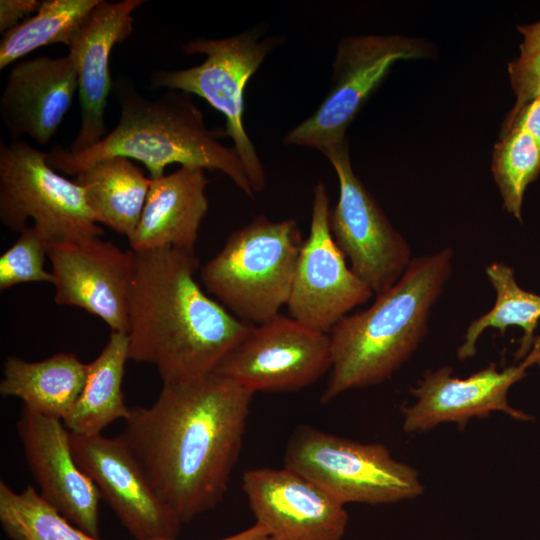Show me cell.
Masks as SVG:
<instances>
[{
	"label": "cell",
	"mask_w": 540,
	"mask_h": 540,
	"mask_svg": "<svg viewBox=\"0 0 540 540\" xmlns=\"http://www.w3.org/2000/svg\"><path fill=\"white\" fill-rule=\"evenodd\" d=\"M253 392L212 373L163 384L150 407H133L119 435L152 488L181 521L215 508L238 460Z\"/></svg>",
	"instance_id": "6da1fadb"
},
{
	"label": "cell",
	"mask_w": 540,
	"mask_h": 540,
	"mask_svg": "<svg viewBox=\"0 0 540 540\" xmlns=\"http://www.w3.org/2000/svg\"><path fill=\"white\" fill-rule=\"evenodd\" d=\"M134 253L129 360L155 366L163 384L214 373L253 325L201 288L194 251L162 247Z\"/></svg>",
	"instance_id": "7a4b0ae2"
},
{
	"label": "cell",
	"mask_w": 540,
	"mask_h": 540,
	"mask_svg": "<svg viewBox=\"0 0 540 540\" xmlns=\"http://www.w3.org/2000/svg\"><path fill=\"white\" fill-rule=\"evenodd\" d=\"M116 87L120 118L115 128L86 150L52 149L47 161L54 170L76 175L100 159L122 156L144 164L151 179L165 175L171 164L219 170L245 195L253 197L237 152L220 141L226 136L224 130L206 126L190 94L167 89L150 99L130 83L118 82Z\"/></svg>",
	"instance_id": "3957f363"
},
{
	"label": "cell",
	"mask_w": 540,
	"mask_h": 540,
	"mask_svg": "<svg viewBox=\"0 0 540 540\" xmlns=\"http://www.w3.org/2000/svg\"><path fill=\"white\" fill-rule=\"evenodd\" d=\"M452 258L453 250L446 247L412 259L398 282L370 307L345 316L331 329V373L322 403L386 381L411 357L427 334Z\"/></svg>",
	"instance_id": "277c9868"
},
{
	"label": "cell",
	"mask_w": 540,
	"mask_h": 540,
	"mask_svg": "<svg viewBox=\"0 0 540 540\" xmlns=\"http://www.w3.org/2000/svg\"><path fill=\"white\" fill-rule=\"evenodd\" d=\"M295 219L259 215L230 234L200 271L209 293L240 320L261 324L287 305L303 244Z\"/></svg>",
	"instance_id": "5b68a950"
},
{
	"label": "cell",
	"mask_w": 540,
	"mask_h": 540,
	"mask_svg": "<svg viewBox=\"0 0 540 540\" xmlns=\"http://www.w3.org/2000/svg\"><path fill=\"white\" fill-rule=\"evenodd\" d=\"M276 45L278 38L264 36L259 27L221 39L197 38L185 43L183 50L187 54L205 55L201 64L180 70H160L151 76L153 87L198 95L223 114L225 135L233 141L254 193L264 189L266 174L245 129V89Z\"/></svg>",
	"instance_id": "8992f818"
},
{
	"label": "cell",
	"mask_w": 540,
	"mask_h": 540,
	"mask_svg": "<svg viewBox=\"0 0 540 540\" xmlns=\"http://www.w3.org/2000/svg\"><path fill=\"white\" fill-rule=\"evenodd\" d=\"M284 467L311 479L343 505L396 503L420 496L419 473L379 443H361L309 425L287 442Z\"/></svg>",
	"instance_id": "52a82bcc"
},
{
	"label": "cell",
	"mask_w": 540,
	"mask_h": 540,
	"mask_svg": "<svg viewBox=\"0 0 540 540\" xmlns=\"http://www.w3.org/2000/svg\"><path fill=\"white\" fill-rule=\"evenodd\" d=\"M0 219L19 233L32 220L48 244L103 234L82 188L58 174L47 153L19 139L0 143Z\"/></svg>",
	"instance_id": "ba28073f"
},
{
	"label": "cell",
	"mask_w": 540,
	"mask_h": 540,
	"mask_svg": "<svg viewBox=\"0 0 540 540\" xmlns=\"http://www.w3.org/2000/svg\"><path fill=\"white\" fill-rule=\"evenodd\" d=\"M430 54L423 40L403 35L343 37L332 63L330 87L313 114L287 132L286 145L323 151L346 138V130L397 61Z\"/></svg>",
	"instance_id": "9c48e42d"
},
{
	"label": "cell",
	"mask_w": 540,
	"mask_h": 540,
	"mask_svg": "<svg viewBox=\"0 0 540 540\" xmlns=\"http://www.w3.org/2000/svg\"><path fill=\"white\" fill-rule=\"evenodd\" d=\"M339 182L337 204L330 209L331 234L352 271L375 296L401 278L411 250L352 168L347 139L322 151Z\"/></svg>",
	"instance_id": "30bf717a"
},
{
	"label": "cell",
	"mask_w": 540,
	"mask_h": 540,
	"mask_svg": "<svg viewBox=\"0 0 540 540\" xmlns=\"http://www.w3.org/2000/svg\"><path fill=\"white\" fill-rule=\"evenodd\" d=\"M331 367L329 333L281 314L253 325L216 373L255 393L305 388Z\"/></svg>",
	"instance_id": "8fae6325"
},
{
	"label": "cell",
	"mask_w": 540,
	"mask_h": 540,
	"mask_svg": "<svg viewBox=\"0 0 540 540\" xmlns=\"http://www.w3.org/2000/svg\"><path fill=\"white\" fill-rule=\"evenodd\" d=\"M329 214L327 188L320 181L313 189L310 231L300 249L286 305L290 317L324 333L374 295L348 267L331 234Z\"/></svg>",
	"instance_id": "7c38bea8"
},
{
	"label": "cell",
	"mask_w": 540,
	"mask_h": 540,
	"mask_svg": "<svg viewBox=\"0 0 540 540\" xmlns=\"http://www.w3.org/2000/svg\"><path fill=\"white\" fill-rule=\"evenodd\" d=\"M70 443L77 465L134 540H176L183 522L154 491L120 436L70 432Z\"/></svg>",
	"instance_id": "4fadbf2b"
},
{
	"label": "cell",
	"mask_w": 540,
	"mask_h": 540,
	"mask_svg": "<svg viewBox=\"0 0 540 540\" xmlns=\"http://www.w3.org/2000/svg\"><path fill=\"white\" fill-rule=\"evenodd\" d=\"M540 357V340L519 365L499 371L494 364L467 378L453 376L450 366L425 372L416 387L410 389L415 401L404 407L403 430L426 432L443 423L463 428L472 418H484L492 412H504L513 419L529 421L533 417L508 403V391L526 375L527 369Z\"/></svg>",
	"instance_id": "5bb4252c"
},
{
	"label": "cell",
	"mask_w": 540,
	"mask_h": 540,
	"mask_svg": "<svg viewBox=\"0 0 540 540\" xmlns=\"http://www.w3.org/2000/svg\"><path fill=\"white\" fill-rule=\"evenodd\" d=\"M54 300L102 319L113 332L128 333L134 251H123L101 236L48 244Z\"/></svg>",
	"instance_id": "9a60e30c"
},
{
	"label": "cell",
	"mask_w": 540,
	"mask_h": 540,
	"mask_svg": "<svg viewBox=\"0 0 540 540\" xmlns=\"http://www.w3.org/2000/svg\"><path fill=\"white\" fill-rule=\"evenodd\" d=\"M242 487L255 523L273 540H342L345 534V505L294 470L250 469Z\"/></svg>",
	"instance_id": "2e32d148"
},
{
	"label": "cell",
	"mask_w": 540,
	"mask_h": 540,
	"mask_svg": "<svg viewBox=\"0 0 540 540\" xmlns=\"http://www.w3.org/2000/svg\"><path fill=\"white\" fill-rule=\"evenodd\" d=\"M17 433L40 495L72 524L99 539L101 497L77 465L63 421L24 408Z\"/></svg>",
	"instance_id": "e0dca14e"
},
{
	"label": "cell",
	"mask_w": 540,
	"mask_h": 540,
	"mask_svg": "<svg viewBox=\"0 0 540 540\" xmlns=\"http://www.w3.org/2000/svg\"><path fill=\"white\" fill-rule=\"evenodd\" d=\"M145 1L100 0L68 47L77 78L81 124L69 151L88 149L107 135L104 111L112 87L110 55L133 30L132 13Z\"/></svg>",
	"instance_id": "ac0fdd59"
},
{
	"label": "cell",
	"mask_w": 540,
	"mask_h": 540,
	"mask_svg": "<svg viewBox=\"0 0 540 540\" xmlns=\"http://www.w3.org/2000/svg\"><path fill=\"white\" fill-rule=\"evenodd\" d=\"M78 78L72 59L40 56L18 62L0 98L1 118L13 139L27 135L44 145L70 109Z\"/></svg>",
	"instance_id": "d6986e66"
},
{
	"label": "cell",
	"mask_w": 540,
	"mask_h": 540,
	"mask_svg": "<svg viewBox=\"0 0 540 540\" xmlns=\"http://www.w3.org/2000/svg\"><path fill=\"white\" fill-rule=\"evenodd\" d=\"M207 184L205 170L189 166L151 179L140 220L128 238L131 250L174 247L194 251L208 210Z\"/></svg>",
	"instance_id": "ffe728a7"
},
{
	"label": "cell",
	"mask_w": 540,
	"mask_h": 540,
	"mask_svg": "<svg viewBox=\"0 0 540 540\" xmlns=\"http://www.w3.org/2000/svg\"><path fill=\"white\" fill-rule=\"evenodd\" d=\"M87 371L88 364L73 353L61 352L36 362L9 356L0 393L22 400L28 410L63 421L83 390Z\"/></svg>",
	"instance_id": "44dd1931"
},
{
	"label": "cell",
	"mask_w": 540,
	"mask_h": 540,
	"mask_svg": "<svg viewBox=\"0 0 540 540\" xmlns=\"http://www.w3.org/2000/svg\"><path fill=\"white\" fill-rule=\"evenodd\" d=\"M97 222L129 238L140 220L150 187V177L131 159H100L76 174Z\"/></svg>",
	"instance_id": "7402d4cb"
},
{
	"label": "cell",
	"mask_w": 540,
	"mask_h": 540,
	"mask_svg": "<svg viewBox=\"0 0 540 540\" xmlns=\"http://www.w3.org/2000/svg\"><path fill=\"white\" fill-rule=\"evenodd\" d=\"M128 349V335L112 331L100 354L88 364L83 390L63 419L69 432L97 435L115 420L129 417L131 408L122 390Z\"/></svg>",
	"instance_id": "603a6c76"
},
{
	"label": "cell",
	"mask_w": 540,
	"mask_h": 540,
	"mask_svg": "<svg viewBox=\"0 0 540 540\" xmlns=\"http://www.w3.org/2000/svg\"><path fill=\"white\" fill-rule=\"evenodd\" d=\"M487 278L496 292L494 306L485 314L473 320L457 348L459 360L475 355L477 341L484 330L496 328L504 333L510 326L523 330L515 359H523L531 351L534 332L540 320V295L522 289L516 282L514 270L501 262H493L485 269Z\"/></svg>",
	"instance_id": "cb8c5ba5"
},
{
	"label": "cell",
	"mask_w": 540,
	"mask_h": 540,
	"mask_svg": "<svg viewBox=\"0 0 540 540\" xmlns=\"http://www.w3.org/2000/svg\"><path fill=\"white\" fill-rule=\"evenodd\" d=\"M100 0H45L35 15L3 34L0 69L51 44L69 47Z\"/></svg>",
	"instance_id": "d4e9b609"
},
{
	"label": "cell",
	"mask_w": 540,
	"mask_h": 540,
	"mask_svg": "<svg viewBox=\"0 0 540 540\" xmlns=\"http://www.w3.org/2000/svg\"><path fill=\"white\" fill-rule=\"evenodd\" d=\"M0 523L11 540H99L67 520L32 486L17 493L3 480Z\"/></svg>",
	"instance_id": "484cf974"
},
{
	"label": "cell",
	"mask_w": 540,
	"mask_h": 540,
	"mask_svg": "<svg viewBox=\"0 0 540 540\" xmlns=\"http://www.w3.org/2000/svg\"><path fill=\"white\" fill-rule=\"evenodd\" d=\"M491 169L503 207L521 222L525 190L540 173L539 146L527 133L510 130L494 146Z\"/></svg>",
	"instance_id": "4316f807"
},
{
	"label": "cell",
	"mask_w": 540,
	"mask_h": 540,
	"mask_svg": "<svg viewBox=\"0 0 540 540\" xmlns=\"http://www.w3.org/2000/svg\"><path fill=\"white\" fill-rule=\"evenodd\" d=\"M46 258L48 242L33 225L27 226L0 256V290L27 282L52 283V274L45 269Z\"/></svg>",
	"instance_id": "83f0119b"
},
{
	"label": "cell",
	"mask_w": 540,
	"mask_h": 540,
	"mask_svg": "<svg viewBox=\"0 0 540 540\" xmlns=\"http://www.w3.org/2000/svg\"><path fill=\"white\" fill-rule=\"evenodd\" d=\"M516 102L508 115L540 97V53L520 55L508 65Z\"/></svg>",
	"instance_id": "f1b7e54d"
},
{
	"label": "cell",
	"mask_w": 540,
	"mask_h": 540,
	"mask_svg": "<svg viewBox=\"0 0 540 540\" xmlns=\"http://www.w3.org/2000/svg\"><path fill=\"white\" fill-rule=\"evenodd\" d=\"M510 130H521L530 135L540 148V97L508 115L502 126V134Z\"/></svg>",
	"instance_id": "f546056e"
},
{
	"label": "cell",
	"mask_w": 540,
	"mask_h": 540,
	"mask_svg": "<svg viewBox=\"0 0 540 540\" xmlns=\"http://www.w3.org/2000/svg\"><path fill=\"white\" fill-rule=\"evenodd\" d=\"M42 1L38 0H1L0 32L2 34L18 26L31 14L37 12Z\"/></svg>",
	"instance_id": "4dcf8cb0"
},
{
	"label": "cell",
	"mask_w": 540,
	"mask_h": 540,
	"mask_svg": "<svg viewBox=\"0 0 540 540\" xmlns=\"http://www.w3.org/2000/svg\"><path fill=\"white\" fill-rule=\"evenodd\" d=\"M518 31L523 35V41L519 46L520 55L540 53V21L518 26Z\"/></svg>",
	"instance_id": "1f68e13d"
},
{
	"label": "cell",
	"mask_w": 540,
	"mask_h": 540,
	"mask_svg": "<svg viewBox=\"0 0 540 540\" xmlns=\"http://www.w3.org/2000/svg\"><path fill=\"white\" fill-rule=\"evenodd\" d=\"M171 540V539H160ZM218 540H273L269 533L258 523L233 535Z\"/></svg>",
	"instance_id": "d6a6232c"
},
{
	"label": "cell",
	"mask_w": 540,
	"mask_h": 540,
	"mask_svg": "<svg viewBox=\"0 0 540 540\" xmlns=\"http://www.w3.org/2000/svg\"><path fill=\"white\" fill-rule=\"evenodd\" d=\"M538 338H539V340H540V336H538ZM536 364H537V365L539 366V368H540V357L538 358V361H537Z\"/></svg>",
	"instance_id": "836d02e7"
}]
</instances>
